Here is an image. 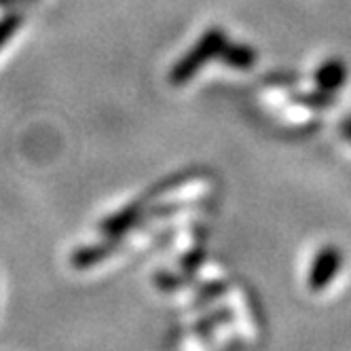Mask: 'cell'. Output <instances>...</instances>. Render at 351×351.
<instances>
[{
    "label": "cell",
    "instance_id": "52a82bcc",
    "mask_svg": "<svg viewBox=\"0 0 351 351\" xmlns=\"http://www.w3.org/2000/svg\"><path fill=\"white\" fill-rule=\"evenodd\" d=\"M341 134H343V138H345V140H349V142H351V117L343 119V123H341Z\"/></svg>",
    "mask_w": 351,
    "mask_h": 351
},
{
    "label": "cell",
    "instance_id": "5b68a950",
    "mask_svg": "<svg viewBox=\"0 0 351 351\" xmlns=\"http://www.w3.org/2000/svg\"><path fill=\"white\" fill-rule=\"evenodd\" d=\"M337 267H339V254L335 252V250H324V252L319 254V258H317V265H315V271H313V278H315L317 282H324Z\"/></svg>",
    "mask_w": 351,
    "mask_h": 351
},
{
    "label": "cell",
    "instance_id": "7a4b0ae2",
    "mask_svg": "<svg viewBox=\"0 0 351 351\" xmlns=\"http://www.w3.org/2000/svg\"><path fill=\"white\" fill-rule=\"evenodd\" d=\"M345 81H347V66L339 58H332L328 62H324L317 68V72H315L317 89H322L326 93H335Z\"/></svg>",
    "mask_w": 351,
    "mask_h": 351
},
{
    "label": "cell",
    "instance_id": "3957f363",
    "mask_svg": "<svg viewBox=\"0 0 351 351\" xmlns=\"http://www.w3.org/2000/svg\"><path fill=\"white\" fill-rule=\"evenodd\" d=\"M220 60L237 70H247L256 64V53L252 47L247 45H239V43H229L224 45V49L220 51Z\"/></svg>",
    "mask_w": 351,
    "mask_h": 351
},
{
    "label": "cell",
    "instance_id": "ba28073f",
    "mask_svg": "<svg viewBox=\"0 0 351 351\" xmlns=\"http://www.w3.org/2000/svg\"><path fill=\"white\" fill-rule=\"evenodd\" d=\"M5 3H9V0H0V5H5Z\"/></svg>",
    "mask_w": 351,
    "mask_h": 351
},
{
    "label": "cell",
    "instance_id": "277c9868",
    "mask_svg": "<svg viewBox=\"0 0 351 351\" xmlns=\"http://www.w3.org/2000/svg\"><path fill=\"white\" fill-rule=\"evenodd\" d=\"M138 214H140V208H138V206L125 208L123 212H119L117 216H112V218H108V220L104 222V231H106L108 235H119V233H123L125 229H130L132 224L136 222Z\"/></svg>",
    "mask_w": 351,
    "mask_h": 351
},
{
    "label": "cell",
    "instance_id": "6da1fadb",
    "mask_svg": "<svg viewBox=\"0 0 351 351\" xmlns=\"http://www.w3.org/2000/svg\"><path fill=\"white\" fill-rule=\"evenodd\" d=\"M227 40H229L227 34H224L220 28H210L182 56V60L171 68V72H169L171 85H186L210 60L220 58V51L224 49V45H227Z\"/></svg>",
    "mask_w": 351,
    "mask_h": 351
},
{
    "label": "cell",
    "instance_id": "8992f818",
    "mask_svg": "<svg viewBox=\"0 0 351 351\" xmlns=\"http://www.w3.org/2000/svg\"><path fill=\"white\" fill-rule=\"evenodd\" d=\"M21 26V17L17 13H9L0 19V49L5 47V43L19 30Z\"/></svg>",
    "mask_w": 351,
    "mask_h": 351
}]
</instances>
